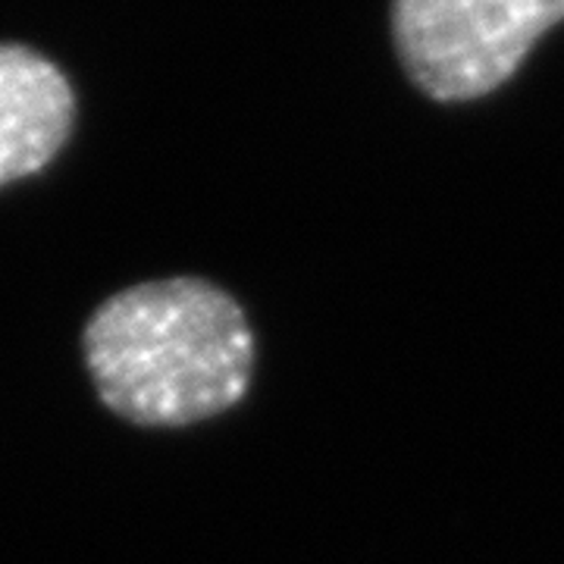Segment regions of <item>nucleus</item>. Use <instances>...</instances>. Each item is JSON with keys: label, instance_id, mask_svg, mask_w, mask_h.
<instances>
[{"label": "nucleus", "instance_id": "7ed1b4c3", "mask_svg": "<svg viewBox=\"0 0 564 564\" xmlns=\"http://www.w3.org/2000/svg\"><path fill=\"white\" fill-rule=\"evenodd\" d=\"M76 120V95L57 63L25 44H0V185L41 173Z\"/></svg>", "mask_w": 564, "mask_h": 564}, {"label": "nucleus", "instance_id": "f03ea898", "mask_svg": "<svg viewBox=\"0 0 564 564\" xmlns=\"http://www.w3.org/2000/svg\"><path fill=\"white\" fill-rule=\"evenodd\" d=\"M562 20L564 0H392V39L404 73L440 104L502 88Z\"/></svg>", "mask_w": 564, "mask_h": 564}, {"label": "nucleus", "instance_id": "f257e3e1", "mask_svg": "<svg viewBox=\"0 0 564 564\" xmlns=\"http://www.w3.org/2000/svg\"><path fill=\"white\" fill-rule=\"evenodd\" d=\"M85 364L101 402L141 426H188L242 402L254 333L242 304L195 276L132 285L85 326Z\"/></svg>", "mask_w": 564, "mask_h": 564}]
</instances>
